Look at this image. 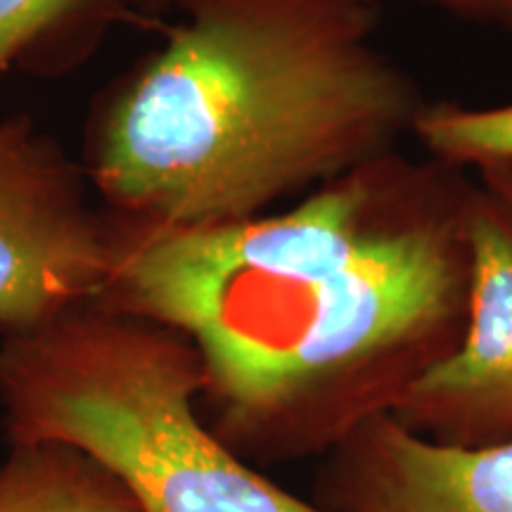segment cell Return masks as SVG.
<instances>
[{"label": "cell", "mask_w": 512, "mask_h": 512, "mask_svg": "<svg viewBox=\"0 0 512 512\" xmlns=\"http://www.w3.org/2000/svg\"><path fill=\"white\" fill-rule=\"evenodd\" d=\"M470 190L456 166L394 150L278 214L209 226L112 214L95 304L195 349L202 418L249 465L332 453L456 349Z\"/></svg>", "instance_id": "cell-1"}, {"label": "cell", "mask_w": 512, "mask_h": 512, "mask_svg": "<svg viewBox=\"0 0 512 512\" xmlns=\"http://www.w3.org/2000/svg\"><path fill=\"white\" fill-rule=\"evenodd\" d=\"M164 43L100 95L102 207L162 226L252 219L394 152L425 110L354 0H174Z\"/></svg>", "instance_id": "cell-2"}, {"label": "cell", "mask_w": 512, "mask_h": 512, "mask_svg": "<svg viewBox=\"0 0 512 512\" xmlns=\"http://www.w3.org/2000/svg\"><path fill=\"white\" fill-rule=\"evenodd\" d=\"M202 368L174 330L100 304L0 337L8 444L105 465L140 512H332L271 482L211 432Z\"/></svg>", "instance_id": "cell-3"}, {"label": "cell", "mask_w": 512, "mask_h": 512, "mask_svg": "<svg viewBox=\"0 0 512 512\" xmlns=\"http://www.w3.org/2000/svg\"><path fill=\"white\" fill-rule=\"evenodd\" d=\"M83 164L29 117L0 124V337L43 328L100 297L114 216Z\"/></svg>", "instance_id": "cell-4"}, {"label": "cell", "mask_w": 512, "mask_h": 512, "mask_svg": "<svg viewBox=\"0 0 512 512\" xmlns=\"http://www.w3.org/2000/svg\"><path fill=\"white\" fill-rule=\"evenodd\" d=\"M467 245L463 335L392 415L444 444L486 446L512 439V204L482 183L467 200Z\"/></svg>", "instance_id": "cell-5"}, {"label": "cell", "mask_w": 512, "mask_h": 512, "mask_svg": "<svg viewBox=\"0 0 512 512\" xmlns=\"http://www.w3.org/2000/svg\"><path fill=\"white\" fill-rule=\"evenodd\" d=\"M318 496L332 512H512V439L444 444L380 415L330 453Z\"/></svg>", "instance_id": "cell-6"}, {"label": "cell", "mask_w": 512, "mask_h": 512, "mask_svg": "<svg viewBox=\"0 0 512 512\" xmlns=\"http://www.w3.org/2000/svg\"><path fill=\"white\" fill-rule=\"evenodd\" d=\"M0 512H140L98 460L64 444H12L0 463Z\"/></svg>", "instance_id": "cell-7"}, {"label": "cell", "mask_w": 512, "mask_h": 512, "mask_svg": "<svg viewBox=\"0 0 512 512\" xmlns=\"http://www.w3.org/2000/svg\"><path fill=\"white\" fill-rule=\"evenodd\" d=\"M131 17H140L138 0H0V79L15 64L79 62Z\"/></svg>", "instance_id": "cell-8"}, {"label": "cell", "mask_w": 512, "mask_h": 512, "mask_svg": "<svg viewBox=\"0 0 512 512\" xmlns=\"http://www.w3.org/2000/svg\"><path fill=\"white\" fill-rule=\"evenodd\" d=\"M415 136L437 162L460 166H512V102L491 110L425 107L413 126Z\"/></svg>", "instance_id": "cell-9"}, {"label": "cell", "mask_w": 512, "mask_h": 512, "mask_svg": "<svg viewBox=\"0 0 512 512\" xmlns=\"http://www.w3.org/2000/svg\"><path fill=\"white\" fill-rule=\"evenodd\" d=\"M354 3L370 5L373 0H354ZM418 3L437 5L441 10L467 19H477V22L512 27V0H418Z\"/></svg>", "instance_id": "cell-10"}, {"label": "cell", "mask_w": 512, "mask_h": 512, "mask_svg": "<svg viewBox=\"0 0 512 512\" xmlns=\"http://www.w3.org/2000/svg\"><path fill=\"white\" fill-rule=\"evenodd\" d=\"M482 174V185L496 192L498 197H503L505 202L512 204V166L510 164H498V166H484L479 169Z\"/></svg>", "instance_id": "cell-11"}, {"label": "cell", "mask_w": 512, "mask_h": 512, "mask_svg": "<svg viewBox=\"0 0 512 512\" xmlns=\"http://www.w3.org/2000/svg\"><path fill=\"white\" fill-rule=\"evenodd\" d=\"M171 5H174V0H138V12L140 17H152L157 12L171 8Z\"/></svg>", "instance_id": "cell-12"}]
</instances>
